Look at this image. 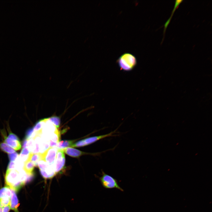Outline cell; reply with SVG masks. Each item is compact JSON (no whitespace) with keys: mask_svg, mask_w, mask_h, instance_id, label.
Returning a JSON list of instances; mask_svg holds the SVG:
<instances>
[{"mask_svg":"<svg viewBox=\"0 0 212 212\" xmlns=\"http://www.w3.org/2000/svg\"><path fill=\"white\" fill-rule=\"evenodd\" d=\"M5 181L6 186L15 192L24 185L20 180L19 172L15 169L7 170Z\"/></svg>","mask_w":212,"mask_h":212,"instance_id":"6da1fadb","label":"cell"},{"mask_svg":"<svg viewBox=\"0 0 212 212\" xmlns=\"http://www.w3.org/2000/svg\"><path fill=\"white\" fill-rule=\"evenodd\" d=\"M117 62L120 70L126 72L132 70L137 64L135 57L133 54L128 53L122 54Z\"/></svg>","mask_w":212,"mask_h":212,"instance_id":"7a4b0ae2","label":"cell"},{"mask_svg":"<svg viewBox=\"0 0 212 212\" xmlns=\"http://www.w3.org/2000/svg\"><path fill=\"white\" fill-rule=\"evenodd\" d=\"M102 186L104 188L108 189L115 188L123 191L124 190L119 185L117 180L112 176L105 173L104 171L102 172V175L99 178Z\"/></svg>","mask_w":212,"mask_h":212,"instance_id":"3957f363","label":"cell"},{"mask_svg":"<svg viewBox=\"0 0 212 212\" xmlns=\"http://www.w3.org/2000/svg\"><path fill=\"white\" fill-rule=\"evenodd\" d=\"M58 150L57 147H49L42 154V159L46 162L49 165H52L55 162Z\"/></svg>","mask_w":212,"mask_h":212,"instance_id":"277c9868","label":"cell"},{"mask_svg":"<svg viewBox=\"0 0 212 212\" xmlns=\"http://www.w3.org/2000/svg\"><path fill=\"white\" fill-rule=\"evenodd\" d=\"M65 161V155L63 149H58L55 163L52 166L56 174L64 168Z\"/></svg>","mask_w":212,"mask_h":212,"instance_id":"5b68a950","label":"cell"},{"mask_svg":"<svg viewBox=\"0 0 212 212\" xmlns=\"http://www.w3.org/2000/svg\"><path fill=\"white\" fill-rule=\"evenodd\" d=\"M11 190V195L10 203L11 209L13 210L14 212H19L18 207L19 204L16 192L12 190Z\"/></svg>","mask_w":212,"mask_h":212,"instance_id":"8992f818","label":"cell"},{"mask_svg":"<svg viewBox=\"0 0 212 212\" xmlns=\"http://www.w3.org/2000/svg\"><path fill=\"white\" fill-rule=\"evenodd\" d=\"M63 150L64 153L74 158H78L86 154L85 152L71 147H67Z\"/></svg>","mask_w":212,"mask_h":212,"instance_id":"52a82bcc","label":"cell"},{"mask_svg":"<svg viewBox=\"0 0 212 212\" xmlns=\"http://www.w3.org/2000/svg\"><path fill=\"white\" fill-rule=\"evenodd\" d=\"M40 172L42 176L45 179L52 178L56 175L52 165H50L44 170H40Z\"/></svg>","mask_w":212,"mask_h":212,"instance_id":"ba28073f","label":"cell"},{"mask_svg":"<svg viewBox=\"0 0 212 212\" xmlns=\"http://www.w3.org/2000/svg\"><path fill=\"white\" fill-rule=\"evenodd\" d=\"M4 142L15 150H19L21 148V145L19 140L7 137L5 138Z\"/></svg>","mask_w":212,"mask_h":212,"instance_id":"9c48e42d","label":"cell"},{"mask_svg":"<svg viewBox=\"0 0 212 212\" xmlns=\"http://www.w3.org/2000/svg\"><path fill=\"white\" fill-rule=\"evenodd\" d=\"M35 164L33 162L28 160L24 163L23 169L27 175H31L33 174V171Z\"/></svg>","mask_w":212,"mask_h":212,"instance_id":"30bf717a","label":"cell"},{"mask_svg":"<svg viewBox=\"0 0 212 212\" xmlns=\"http://www.w3.org/2000/svg\"><path fill=\"white\" fill-rule=\"evenodd\" d=\"M30 153L27 148H23L22 149L20 154L19 155L18 158L20 160L24 163L28 160Z\"/></svg>","mask_w":212,"mask_h":212,"instance_id":"8fae6325","label":"cell"},{"mask_svg":"<svg viewBox=\"0 0 212 212\" xmlns=\"http://www.w3.org/2000/svg\"><path fill=\"white\" fill-rule=\"evenodd\" d=\"M39 153L42 154L49 148V141L41 137V140L39 143Z\"/></svg>","mask_w":212,"mask_h":212,"instance_id":"7c38bea8","label":"cell"},{"mask_svg":"<svg viewBox=\"0 0 212 212\" xmlns=\"http://www.w3.org/2000/svg\"><path fill=\"white\" fill-rule=\"evenodd\" d=\"M74 140H64L58 143L57 147L58 149H63L69 146L71 147L73 144Z\"/></svg>","mask_w":212,"mask_h":212,"instance_id":"4fadbf2b","label":"cell"},{"mask_svg":"<svg viewBox=\"0 0 212 212\" xmlns=\"http://www.w3.org/2000/svg\"><path fill=\"white\" fill-rule=\"evenodd\" d=\"M42 159V154L40 153L32 154L30 153L29 155L28 160H30L34 162L37 165L38 162Z\"/></svg>","mask_w":212,"mask_h":212,"instance_id":"5bb4252c","label":"cell"},{"mask_svg":"<svg viewBox=\"0 0 212 212\" xmlns=\"http://www.w3.org/2000/svg\"><path fill=\"white\" fill-rule=\"evenodd\" d=\"M49 140L58 143L60 140V134L59 131L57 130L54 132L50 134L48 137Z\"/></svg>","mask_w":212,"mask_h":212,"instance_id":"9a60e30c","label":"cell"},{"mask_svg":"<svg viewBox=\"0 0 212 212\" xmlns=\"http://www.w3.org/2000/svg\"><path fill=\"white\" fill-rule=\"evenodd\" d=\"M11 190L9 187L5 186L0 189V199L5 197H11Z\"/></svg>","mask_w":212,"mask_h":212,"instance_id":"2e32d148","label":"cell"},{"mask_svg":"<svg viewBox=\"0 0 212 212\" xmlns=\"http://www.w3.org/2000/svg\"><path fill=\"white\" fill-rule=\"evenodd\" d=\"M45 122V119L37 122L33 128L34 131L39 133H42V130Z\"/></svg>","mask_w":212,"mask_h":212,"instance_id":"e0dca14e","label":"cell"},{"mask_svg":"<svg viewBox=\"0 0 212 212\" xmlns=\"http://www.w3.org/2000/svg\"><path fill=\"white\" fill-rule=\"evenodd\" d=\"M0 148L2 150L8 154L15 152V150L5 143L0 144Z\"/></svg>","mask_w":212,"mask_h":212,"instance_id":"ac0fdd59","label":"cell"},{"mask_svg":"<svg viewBox=\"0 0 212 212\" xmlns=\"http://www.w3.org/2000/svg\"><path fill=\"white\" fill-rule=\"evenodd\" d=\"M27 140L26 147L29 149L30 153H32L35 148V142L34 139L33 138H31Z\"/></svg>","mask_w":212,"mask_h":212,"instance_id":"d6986e66","label":"cell"},{"mask_svg":"<svg viewBox=\"0 0 212 212\" xmlns=\"http://www.w3.org/2000/svg\"><path fill=\"white\" fill-rule=\"evenodd\" d=\"M37 166L40 170H44L50 165L43 159L40 160L38 163Z\"/></svg>","mask_w":212,"mask_h":212,"instance_id":"ffe728a7","label":"cell"},{"mask_svg":"<svg viewBox=\"0 0 212 212\" xmlns=\"http://www.w3.org/2000/svg\"><path fill=\"white\" fill-rule=\"evenodd\" d=\"M10 197H5L0 199V206L3 207L10 204Z\"/></svg>","mask_w":212,"mask_h":212,"instance_id":"44dd1931","label":"cell"},{"mask_svg":"<svg viewBox=\"0 0 212 212\" xmlns=\"http://www.w3.org/2000/svg\"><path fill=\"white\" fill-rule=\"evenodd\" d=\"M49 118L50 121L56 126L57 128L59 127L60 124V120L59 117H53Z\"/></svg>","mask_w":212,"mask_h":212,"instance_id":"7402d4cb","label":"cell"},{"mask_svg":"<svg viewBox=\"0 0 212 212\" xmlns=\"http://www.w3.org/2000/svg\"><path fill=\"white\" fill-rule=\"evenodd\" d=\"M19 155L15 152L14 153L8 154V157L10 161L14 162L16 159Z\"/></svg>","mask_w":212,"mask_h":212,"instance_id":"603a6c76","label":"cell"},{"mask_svg":"<svg viewBox=\"0 0 212 212\" xmlns=\"http://www.w3.org/2000/svg\"><path fill=\"white\" fill-rule=\"evenodd\" d=\"M86 145L84 139L80 140L73 144L72 146V147H78L86 146Z\"/></svg>","mask_w":212,"mask_h":212,"instance_id":"cb8c5ba5","label":"cell"},{"mask_svg":"<svg viewBox=\"0 0 212 212\" xmlns=\"http://www.w3.org/2000/svg\"><path fill=\"white\" fill-rule=\"evenodd\" d=\"M182 0H176L175 1V5L174 8L172 12V14L170 16L172 17V16L174 13L175 10L178 6L183 1Z\"/></svg>","mask_w":212,"mask_h":212,"instance_id":"d4e9b609","label":"cell"},{"mask_svg":"<svg viewBox=\"0 0 212 212\" xmlns=\"http://www.w3.org/2000/svg\"><path fill=\"white\" fill-rule=\"evenodd\" d=\"M34 131L33 128L29 129L26 132V139L28 140L31 138L32 135Z\"/></svg>","mask_w":212,"mask_h":212,"instance_id":"484cf974","label":"cell"},{"mask_svg":"<svg viewBox=\"0 0 212 212\" xmlns=\"http://www.w3.org/2000/svg\"><path fill=\"white\" fill-rule=\"evenodd\" d=\"M172 17L170 16V17L169 18V19L165 23L164 25V31H163V39L164 38L165 34V31L166 29L170 23V20H171V18Z\"/></svg>","mask_w":212,"mask_h":212,"instance_id":"4316f807","label":"cell"},{"mask_svg":"<svg viewBox=\"0 0 212 212\" xmlns=\"http://www.w3.org/2000/svg\"><path fill=\"white\" fill-rule=\"evenodd\" d=\"M15 170V162L10 161L7 167V170Z\"/></svg>","mask_w":212,"mask_h":212,"instance_id":"83f0119b","label":"cell"},{"mask_svg":"<svg viewBox=\"0 0 212 212\" xmlns=\"http://www.w3.org/2000/svg\"><path fill=\"white\" fill-rule=\"evenodd\" d=\"M7 137L11 139L19 140L18 137L12 133L9 134Z\"/></svg>","mask_w":212,"mask_h":212,"instance_id":"f1b7e54d","label":"cell"},{"mask_svg":"<svg viewBox=\"0 0 212 212\" xmlns=\"http://www.w3.org/2000/svg\"><path fill=\"white\" fill-rule=\"evenodd\" d=\"M10 208V204L3 207L2 212H9Z\"/></svg>","mask_w":212,"mask_h":212,"instance_id":"f546056e","label":"cell"},{"mask_svg":"<svg viewBox=\"0 0 212 212\" xmlns=\"http://www.w3.org/2000/svg\"><path fill=\"white\" fill-rule=\"evenodd\" d=\"M49 147H57L58 145V143L54 142L51 140H49Z\"/></svg>","mask_w":212,"mask_h":212,"instance_id":"4dcf8cb0","label":"cell"},{"mask_svg":"<svg viewBox=\"0 0 212 212\" xmlns=\"http://www.w3.org/2000/svg\"><path fill=\"white\" fill-rule=\"evenodd\" d=\"M27 141V140L26 139H25L23 143V145H22L23 148L26 147V145Z\"/></svg>","mask_w":212,"mask_h":212,"instance_id":"1f68e13d","label":"cell"},{"mask_svg":"<svg viewBox=\"0 0 212 212\" xmlns=\"http://www.w3.org/2000/svg\"><path fill=\"white\" fill-rule=\"evenodd\" d=\"M3 207L0 206V212H2Z\"/></svg>","mask_w":212,"mask_h":212,"instance_id":"d6a6232c","label":"cell"}]
</instances>
